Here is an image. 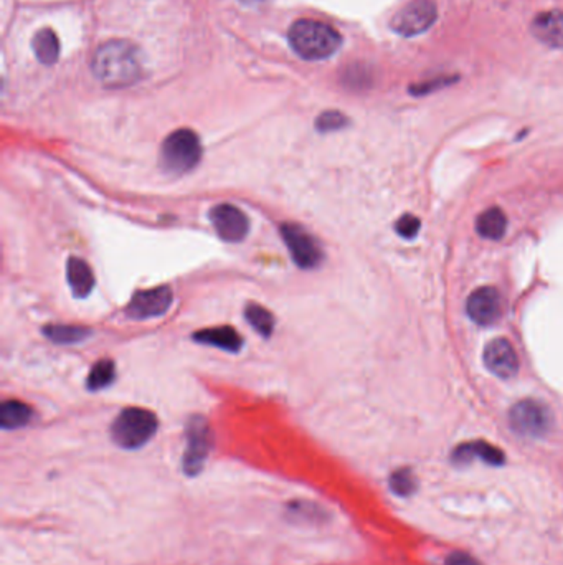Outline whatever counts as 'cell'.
I'll list each match as a JSON object with an SVG mask.
<instances>
[{"label":"cell","mask_w":563,"mask_h":565,"mask_svg":"<svg viewBox=\"0 0 563 565\" xmlns=\"http://www.w3.org/2000/svg\"><path fill=\"white\" fill-rule=\"evenodd\" d=\"M93 72L105 86L123 88L141 76V62L135 45L123 40H113L99 46L93 56Z\"/></svg>","instance_id":"1"},{"label":"cell","mask_w":563,"mask_h":565,"mask_svg":"<svg viewBox=\"0 0 563 565\" xmlns=\"http://www.w3.org/2000/svg\"><path fill=\"white\" fill-rule=\"evenodd\" d=\"M289 44L305 60H324L339 50L342 36L324 22L305 18L289 28Z\"/></svg>","instance_id":"2"},{"label":"cell","mask_w":563,"mask_h":565,"mask_svg":"<svg viewBox=\"0 0 563 565\" xmlns=\"http://www.w3.org/2000/svg\"><path fill=\"white\" fill-rule=\"evenodd\" d=\"M159 427L157 417L146 409H126L111 425V437L117 447L137 449L153 439Z\"/></svg>","instance_id":"3"},{"label":"cell","mask_w":563,"mask_h":565,"mask_svg":"<svg viewBox=\"0 0 563 565\" xmlns=\"http://www.w3.org/2000/svg\"><path fill=\"white\" fill-rule=\"evenodd\" d=\"M202 157V144L190 129H177L162 144V166L170 174L192 171Z\"/></svg>","instance_id":"4"},{"label":"cell","mask_w":563,"mask_h":565,"mask_svg":"<svg viewBox=\"0 0 563 565\" xmlns=\"http://www.w3.org/2000/svg\"><path fill=\"white\" fill-rule=\"evenodd\" d=\"M509 425L514 433L524 439H544L554 427L552 410L536 399H524L512 405Z\"/></svg>","instance_id":"5"},{"label":"cell","mask_w":563,"mask_h":565,"mask_svg":"<svg viewBox=\"0 0 563 565\" xmlns=\"http://www.w3.org/2000/svg\"><path fill=\"white\" fill-rule=\"evenodd\" d=\"M438 18V9L433 0H411L394 18L392 28L398 35L410 38L421 35L428 30Z\"/></svg>","instance_id":"6"},{"label":"cell","mask_w":563,"mask_h":565,"mask_svg":"<svg viewBox=\"0 0 563 565\" xmlns=\"http://www.w3.org/2000/svg\"><path fill=\"white\" fill-rule=\"evenodd\" d=\"M281 235L299 268L313 269L321 265L324 253L319 243L316 242V238L306 228L296 224H283Z\"/></svg>","instance_id":"7"},{"label":"cell","mask_w":563,"mask_h":565,"mask_svg":"<svg viewBox=\"0 0 563 565\" xmlns=\"http://www.w3.org/2000/svg\"><path fill=\"white\" fill-rule=\"evenodd\" d=\"M210 447V429L202 417H196L188 423L187 449L184 455V471L188 476H196L202 471Z\"/></svg>","instance_id":"8"},{"label":"cell","mask_w":563,"mask_h":565,"mask_svg":"<svg viewBox=\"0 0 563 565\" xmlns=\"http://www.w3.org/2000/svg\"><path fill=\"white\" fill-rule=\"evenodd\" d=\"M466 313L478 326L498 323L502 316V298L499 291L492 287L474 289L466 301Z\"/></svg>","instance_id":"9"},{"label":"cell","mask_w":563,"mask_h":565,"mask_svg":"<svg viewBox=\"0 0 563 565\" xmlns=\"http://www.w3.org/2000/svg\"><path fill=\"white\" fill-rule=\"evenodd\" d=\"M210 220L214 224L218 237L225 242L238 243L248 235L250 222L248 217L240 208L230 204H220L210 212Z\"/></svg>","instance_id":"10"},{"label":"cell","mask_w":563,"mask_h":565,"mask_svg":"<svg viewBox=\"0 0 563 565\" xmlns=\"http://www.w3.org/2000/svg\"><path fill=\"white\" fill-rule=\"evenodd\" d=\"M172 301L174 297L167 287L146 289L136 293L131 303L126 308V313L133 319H151L167 313Z\"/></svg>","instance_id":"11"},{"label":"cell","mask_w":563,"mask_h":565,"mask_svg":"<svg viewBox=\"0 0 563 565\" xmlns=\"http://www.w3.org/2000/svg\"><path fill=\"white\" fill-rule=\"evenodd\" d=\"M486 368L499 378H512L518 376L520 362L514 346L504 338L492 339L483 352Z\"/></svg>","instance_id":"12"},{"label":"cell","mask_w":563,"mask_h":565,"mask_svg":"<svg viewBox=\"0 0 563 565\" xmlns=\"http://www.w3.org/2000/svg\"><path fill=\"white\" fill-rule=\"evenodd\" d=\"M532 35L548 48H563V12H540L530 25Z\"/></svg>","instance_id":"13"},{"label":"cell","mask_w":563,"mask_h":565,"mask_svg":"<svg viewBox=\"0 0 563 565\" xmlns=\"http://www.w3.org/2000/svg\"><path fill=\"white\" fill-rule=\"evenodd\" d=\"M473 458L483 459L484 463L491 467H501L506 461V455L501 449L494 447L488 441H474V443H465L459 445L453 451V463L457 465H467L473 461Z\"/></svg>","instance_id":"14"},{"label":"cell","mask_w":563,"mask_h":565,"mask_svg":"<svg viewBox=\"0 0 563 565\" xmlns=\"http://www.w3.org/2000/svg\"><path fill=\"white\" fill-rule=\"evenodd\" d=\"M66 278L76 298H86L95 288V275L85 260L72 257L66 265Z\"/></svg>","instance_id":"15"},{"label":"cell","mask_w":563,"mask_h":565,"mask_svg":"<svg viewBox=\"0 0 563 565\" xmlns=\"http://www.w3.org/2000/svg\"><path fill=\"white\" fill-rule=\"evenodd\" d=\"M508 230V217L499 207H491L484 210L476 218V232L486 240H501Z\"/></svg>","instance_id":"16"},{"label":"cell","mask_w":563,"mask_h":565,"mask_svg":"<svg viewBox=\"0 0 563 565\" xmlns=\"http://www.w3.org/2000/svg\"><path fill=\"white\" fill-rule=\"evenodd\" d=\"M194 339L202 344L215 346L220 349L236 352L242 348V338L240 334L235 331L230 326H220V328H212V329H204L194 334Z\"/></svg>","instance_id":"17"},{"label":"cell","mask_w":563,"mask_h":565,"mask_svg":"<svg viewBox=\"0 0 563 565\" xmlns=\"http://www.w3.org/2000/svg\"><path fill=\"white\" fill-rule=\"evenodd\" d=\"M32 409L20 400H5L0 407V425L4 430H17L32 420Z\"/></svg>","instance_id":"18"},{"label":"cell","mask_w":563,"mask_h":565,"mask_svg":"<svg viewBox=\"0 0 563 565\" xmlns=\"http://www.w3.org/2000/svg\"><path fill=\"white\" fill-rule=\"evenodd\" d=\"M32 46H34L36 58L44 65H54L58 60L60 42H58V36L54 30L44 28V30L36 32Z\"/></svg>","instance_id":"19"},{"label":"cell","mask_w":563,"mask_h":565,"mask_svg":"<svg viewBox=\"0 0 563 565\" xmlns=\"http://www.w3.org/2000/svg\"><path fill=\"white\" fill-rule=\"evenodd\" d=\"M44 332L50 341L58 342V344H73V342L83 341L90 336L88 329L81 326H72V324H52V326H46Z\"/></svg>","instance_id":"20"},{"label":"cell","mask_w":563,"mask_h":565,"mask_svg":"<svg viewBox=\"0 0 563 565\" xmlns=\"http://www.w3.org/2000/svg\"><path fill=\"white\" fill-rule=\"evenodd\" d=\"M245 318L250 323L251 328L258 334H261L263 338H269L271 332L275 329V318L263 306L255 305V303L246 306Z\"/></svg>","instance_id":"21"},{"label":"cell","mask_w":563,"mask_h":565,"mask_svg":"<svg viewBox=\"0 0 563 565\" xmlns=\"http://www.w3.org/2000/svg\"><path fill=\"white\" fill-rule=\"evenodd\" d=\"M390 489L400 498H408L417 491V478L410 468H400L390 476Z\"/></svg>","instance_id":"22"},{"label":"cell","mask_w":563,"mask_h":565,"mask_svg":"<svg viewBox=\"0 0 563 565\" xmlns=\"http://www.w3.org/2000/svg\"><path fill=\"white\" fill-rule=\"evenodd\" d=\"M113 380H115V364L113 360L103 359L91 368L86 384L90 390H101L109 386Z\"/></svg>","instance_id":"23"},{"label":"cell","mask_w":563,"mask_h":565,"mask_svg":"<svg viewBox=\"0 0 563 565\" xmlns=\"http://www.w3.org/2000/svg\"><path fill=\"white\" fill-rule=\"evenodd\" d=\"M421 222L418 217L411 216V214H405V216L400 217L398 218V222L395 224V230H397V234L403 237V238H407V240H411V238H415L418 232H420Z\"/></svg>","instance_id":"24"},{"label":"cell","mask_w":563,"mask_h":565,"mask_svg":"<svg viewBox=\"0 0 563 565\" xmlns=\"http://www.w3.org/2000/svg\"><path fill=\"white\" fill-rule=\"evenodd\" d=\"M347 123V119L344 115H340L337 111H329V113H324L319 119H317V127L321 131H336L344 127Z\"/></svg>","instance_id":"25"},{"label":"cell","mask_w":563,"mask_h":565,"mask_svg":"<svg viewBox=\"0 0 563 565\" xmlns=\"http://www.w3.org/2000/svg\"><path fill=\"white\" fill-rule=\"evenodd\" d=\"M445 565H483L479 560H476L473 556L465 554V552H453L447 557Z\"/></svg>","instance_id":"26"}]
</instances>
